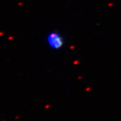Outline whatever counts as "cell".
<instances>
[{"label":"cell","mask_w":121,"mask_h":121,"mask_svg":"<svg viewBox=\"0 0 121 121\" xmlns=\"http://www.w3.org/2000/svg\"><path fill=\"white\" fill-rule=\"evenodd\" d=\"M48 45L54 49H59L64 44V39L60 33L57 32H51L47 37Z\"/></svg>","instance_id":"6da1fadb"}]
</instances>
